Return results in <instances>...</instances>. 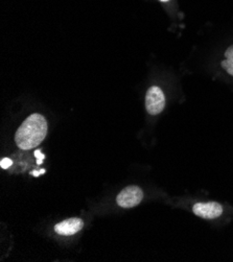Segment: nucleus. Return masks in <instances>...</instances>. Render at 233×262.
<instances>
[{"label":"nucleus","instance_id":"1","mask_svg":"<svg viewBox=\"0 0 233 262\" xmlns=\"http://www.w3.org/2000/svg\"><path fill=\"white\" fill-rule=\"evenodd\" d=\"M48 124L45 117L35 113L25 119L15 134V143L22 150L37 147L47 135Z\"/></svg>","mask_w":233,"mask_h":262},{"label":"nucleus","instance_id":"2","mask_svg":"<svg viewBox=\"0 0 233 262\" xmlns=\"http://www.w3.org/2000/svg\"><path fill=\"white\" fill-rule=\"evenodd\" d=\"M165 107V95L158 86H152L145 94V109L150 115L160 114Z\"/></svg>","mask_w":233,"mask_h":262},{"label":"nucleus","instance_id":"3","mask_svg":"<svg viewBox=\"0 0 233 262\" xmlns=\"http://www.w3.org/2000/svg\"><path fill=\"white\" fill-rule=\"evenodd\" d=\"M143 199V192L140 187L132 185L128 186L119 192L116 198V203L121 208H133L140 204Z\"/></svg>","mask_w":233,"mask_h":262},{"label":"nucleus","instance_id":"4","mask_svg":"<svg viewBox=\"0 0 233 262\" xmlns=\"http://www.w3.org/2000/svg\"><path fill=\"white\" fill-rule=\"evenodd\" d=\"M224 209L221 204L217 202L197 203L193 207V212L204 220L218 219L223 214Z\"/></svg>","mask_w":233,"mask_h":262},{"label":"nucleus","instance_id":"5","mask_svg":"<svg viewBox=\"0 0 233 262\" xmlns=\"http://www.w3.org/2000/svg\"><path fill=\"white\" fill-rule=\"evenodd\" d=\"M84 227V222L79 217H71L65 220L55 226V231L63 236H71V235L80 232Z\"/></svg>","mask_w":233,"mask_h":262},{"label":"nucleus","instance_id":"6","mask_svg":"<svg viewBox=\"0 0 233 262\" xmlns=\"http://www.w3.org/2000/svg\"><path fill=\"white\" fill-rule=\"evenodd\" d=\"M13 164V161L9 158H4L2 160V162H0V166H2L3 169H8L11 167V165Z\"/></svg>","mask_w":233,"mask_h":262},{"label":"nucleus","instance_id":"7","mask_svg":"<svg viewBox=\"0 0 233 262\" xmlns=\"http://www.w3.org/2000/svg\"><path fill=\"white\" fill-rule=\"evenodd\" d=\"M35 155H36V157H37V158H38L39 160H43V159H44V155H42V154L40 152V150H37V151L35 152Z\"/></svg>","mask_w":233,"mask_h":262},{"label":"nucleus","instance_id":"8","mask_svg":"<svg viewBox=\"0 0 233 262\" xmlns=\"http://www.w3.org/2000/svg\"><path fill=\"white\" fill-rule=\"evenodd\" d=\"M160 2H168V0H160Z\"/></svg>","mask_w":233,"mask_h":262}]
</instances>
